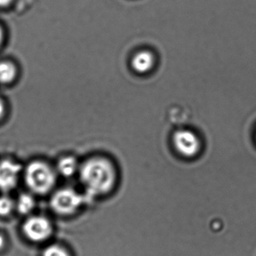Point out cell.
<instances>
[{"label": "cell", "mask_w": 256, "mask_h": 256, "mask_svg": "<svg viewBox=\"0 0 256 256\" xmlns=\"http://www.w3.org/2000/svg\"><path fill=\"white\" fill-rule=\"evenodd\" d=\"M78 174L88 198L108 194L116 184V168L104 157H92L84 162Z\"/></svg>", "instance_id": "obj_1"}, {"label": "cell", "mask_w": 256, "mask_h": 256, "mask_svg": "<svg viewBox=\"0 0 256 256\" xmlns=\"http://www.w3.org/2000/svg\"><path fill=\"white\" fill-rule=\"evenodd\" d=\"M56 175L55 169L40 160L30 162L24 172L26 186L34 194L41 196L53 190L56 185Z\"/></svg>", "instance_id": "obj_2"}, {"label": "cell", "mask_w": 256, "mask_h": 256, "mask_svg": "<svg viewBox=\"0 0 256 256\" xmlns=\"http://www.w3.org/2000/svg\"><path fill=\"white\" fill-rule=\"evenodd\" d=\"M86 194H82L72 188H62L52 194L50 206L58 215L71 216L76 214L88 200Z\"/></svg>", "instance_id": "obj_3"}, {"label": "cell", "mask_w": 256, "mask_h": 256, "mask_svg": "<svg viewBox=\"0 0 256 256\" xmlns=\"http://www.w3.org/2000/svg\"><path fill=\"white\" fill-rule=\"evenodd\" d=\"M22 232L29 240L41 242L48 239L53 233V226L48 218L43 216L28 217L22 226Z\"/></svg>", "instance_id": "obj_4"}, {"label": "cell", "mask_w": 256, "mask_h": 256, "mask_svg": "<svg viewBox=\"0 0 256 256\" xmlns=\"http://www.w3.org/2000/svg\"><path fill=\"white\" fill-rule=\"evenodd\" d=\"M174 144L180 154L193 157L200 150V142L198 136L190 130H179L174 134Z\"/></svg>", "instance_id": "obj_5"}, {"label": "cell", "mask_w": 256, "mask_h": 256, "mask_svg": "<svg viewBox=\"0 0 256 256\" xmlns=\"http://www.w3.org/2000/svg\"><path fill=\"white\" fill-rule=\"evenodd\" d=\"M22 166L11 160L0 161V190L10 192L16 188L22 174Z\"/></svg>", "instance_id": "obj_6"}, {"label": "cell", "mask_w": 256, "mask_h": 256, "mask_svg": "<svg viewBox=\"0 0 256 256\" xmlns=\"http://www.w3.org/2000/svg\"><path fill=\"white\" fill-rule=\"evenodd\" d=\"M80 164L77 158L72 156H65L58 161L56 164V174L64 178H72L78 173Z\"/></svg>", "instance_id": "obj_7"}, {"label": "cell", "mask_w": 256, "mask_h": 256, "mask_svg": "<svg viewBox=\"0 0 256 256\" xmlns=\"http://www.w3.org/2000/svg\"><path fill=\"white\" fill-rule=\"evenodd\" d=\"M154 64L155 58L154 54L146 50L137 54L132 61V66L134 71L142 74L149 72L154 68Z\"/></svg>", "instance_id": "obj_8"}, {"label": "cell", "mask_w": 256, "mask_h": 256, "mask_svg": "<svg viewBox=\"0 0 256 256\" xmlns=\"http://www.w3.org/2000/svg\"><path fill=\"white\" fill-rule=\"evenodd\" d=\"M35 206V198L30 193H22L16 202V209L22 215H28L30 214Z\"/></svg>", "instance_id": "obj_9"}, {"label": "cell", "mask_w": 256, "mask_h": 256, "mask_svg": "<svg viewBox=\"0 0 256 256\" xmlns=\"http://www.w3.org/2000/svg\"><path fill=\"white\" fill-rule=\"evenodd\" d=\"M16 68L10 62H0V84L11 83L16 77Z\"/></svg>", "instance_id": "obj_10"}, {"label": "cell", "mask_w": 256, "mask_h": 256, "mask_svg": "<svg viewBox=\"0 0 256 256\" xmlns=\"http://www.w3.org/2000/svg\"><path fill=\"white\" fill-rule=\"evenodd\" d=\"M16 209V202L7 196H0V216H7Z\"/></svg>", "instance_id": "obj_11"}, {"label": "cell", "mask_w": 256, "mask_h": 256, "mask_svg": "<svg viewBox=\"0 0 256 256\" xmlns=\"http://www.w3.org/2000/svg\"><path fill=\"white\" fill-rule=\"evenodd\" d=\"M42 256H70V254L62 246L52 244L44 248Z\"/></svg>", "instance_id": "obj_12"}, {"label": "cell", "mask_w": 256, "mask_h": 256, "mask_svg": "<svg viewBox=\"0 0 256 256\" xmlns=\"http://www.w3.org/2000/svg\"><path fill=\"white\" fill-rule=\"evenodd\" d=\"M5 104H4V101L0 98V120L4 118V114H5Z\"/></svg>", "instance_id": "obj_13"}, {"label": "cell", "mask_w": 256, "mask_h": 256, "mask_svg": "<svg viewBox=\"0 0 256 256\" xmlns=\"http://www.w3.org/2000/svg\"><path fill=\"white\" fill-rule=\"evenodd\" d=\"M6 245V239L4 235L0 234V250H2Z\"/></svg>", "instance_id": "obj_14"}, {"label": "cell", "mask_w": 256, "mask_h": 256, "mask_svg": "<svg viewBox=\"0 0 256 256\" xmlns=\"http://www.w3.org/2000/svg\"><path fill=\"white\" fill-rule=\"evenodd\" d=\"M12 0H0V7H6L10 5Z\"/></svg>", "instance_id": "obj_15"}, {"label": "cell", "mask_w": 256, "mask_h": 256, "mask_svg": "<svg viewBox=\"0 0 256 256\" xmlns=\"http://www.w3.org/2000/svg\"><path fill=\"white\" fill-rule=\"evenodd\" d=\"M4 40V32H2V28H0V44Z\"/></svg>", "instance_id": "obj_16"}]
</instances>
